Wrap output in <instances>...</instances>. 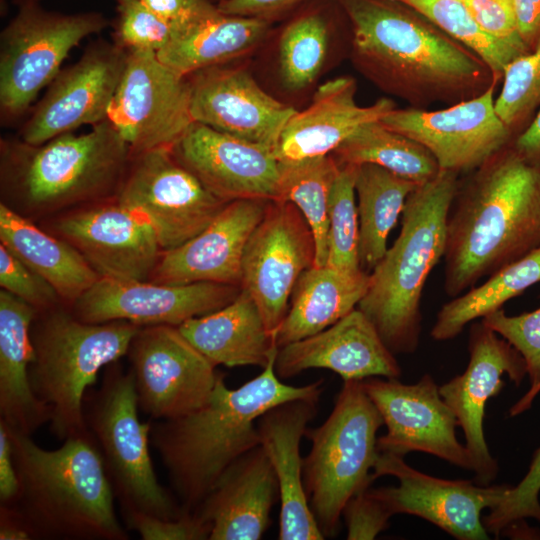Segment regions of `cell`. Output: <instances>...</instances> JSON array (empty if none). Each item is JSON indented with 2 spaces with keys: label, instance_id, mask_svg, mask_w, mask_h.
I'll return each mask as SVG.
<instances>
[{
  "label": "cell",
  "instance_id": "6da1fadb",
  "mask_svg": "<svg viewBox=\"0 0 540 540\" xmlns=\"http://www.w3.org/2000/svg\"><path fill=\"white\" fill-rule=\"evenodd\" d=\"M466 174L446 220L444 290L450 297L540 246V166L511 145Z\"/></svg>",
  "mask_w": 540,
  "mask_h": 540
},
{
  "label": "cell",
  "instance_id": "7a4b0ae2",
  "mask_svg": "<svg viewBox=\"0 0 540 540\" xmlns=\"http://www.w3.org/2000/svg\"><path fill=\"white\" fill-rule=\"evenodd\" d=\"M276 355L259 375L236 389L228 388L220 373L201 407L182 417L152 423L150 442L184 511L194 512L222 473L260 445L256 423L263 413L295 399L319 400L323 380L305 386L285 384L275 373Z\"/></svg>",
  "mask_w": 540,
  "mask_h": 540
},
{
  "label": "cell",
  "instance_id": "3957f363",
  "mask_svg": "<svg viewBox=\"0 0 540 540\" xmlns=\"http://www.w3.org/2000/svg\"><path fill=\"white\" fill-rule=\"evenodd\" d=\"M352 24L353 56L382 88L414 104L463 101L497 79L453 38L387 0H338Z\"/></svg>",
  "mask_w": 540,
  "mask_h": 540
},
{
  "label": "cell",
  "instance_id": "277c9868",
  "mask_svg": "<svg viewBox=\"0 0 540 540\" xmlns=\"http://www.w3.org/2000/svg\"><path fill=\"white\" fill-rule=\"evenodd\" d=\"M8 429L20 482L19 496L10 507L34 539H129L116 515L113 486L89 430L47 450L31 435Z\"/></svg>",
  "mask_w": 540,
  "mask_h": 540
},
{
  "label": "cell",
  "instance_id": "5b68a950",
  "mask_svg": "<svg viewBox=\"0 0 540 540\" xmlns=\"http://www.w3.org/2000/svg\"><path fill=\"white\" fill-rule=\"evenodd\" d=\"M130 159L129 145L108 119L39 145L2 138L1 189L26 212L75 209L114 198Z\"/></svg>",
  "mask_w": 540,
  "mask_h": 540
},
{
  "label": "cell",
  "instance_id": "8992f818",
  "mask_svg": "<svg viewBox=\"0 0 540 540\" xmlns=\"http://www.w3.org/2000/svg\"><path fill=\"white\" fill-rule=\"evenodd\" d=\"M459 176L440 170L409 194L400 233L370 272L367 292L357 306L395 355L412 354L419 346L423 290L444 257L446 220Z\"/></svg>",
  "mask_w": 540,
  "mask_h": 540
},
{
  "label": "cell",
  "instance_id": "52a82bcc",
  "mask_svg": "<svg viewBox=\"0 0 540 540\" xmlns=\"http://www.w3.org/2000/svg\"><path fill=\"white\" fill-rule=\"evenodd\" d=\"M141 326L124 320L87 323L70 310L38 312L31 325L32 389L50 409V432L65 439L88 431L84 399L103 367L127 355Z\"/></svg>",
  "mask_w": 540,
  "mask_h": 540
},
{
  "label": "cell",
  "instance_id": "ba28073f",
  "mask_svg": "<svg viewBox=\"0 0 540 540\" xmlns=\"http://www.w3.org/2000/svg\"><path fill=\"white\" fill-rule=\"evenodd\" d=\"M384 424L362 380L344 381L323 424L307 428L312 443L303 458V484L316 523L326 537L338 533L342 511L376 479L377 432Z\"/></svg>",
  "mask_w": 540,
  "mask_h": 540
},
{
  "label": "cell",
  "instance_id": "9c48e42d",
  "mask_svg": "<svg viewBox=\"0 0 540 540\" xmlns=\"http://www.w3.org/2000/svg\"><path fill=\"white\" fill-rule=\"evenodd\" d=\"M133 375L114 362L100 387L88 390L84 416L101 452L121 511L137 510L166 519L184 512L155 473L149 452L152 421L141 422Z\"/></svg>",
  "mask_w": 540,
  "mask_h": 540
},
{
  "label": "cell",
  "instance_id": "30bf717a",
  "mask_svg": "<svg viewBox=\"0 0 540 540\" xmlns=\"http://www.w3.org/2000/svg\"><path fill=\"white\" fill-rule=\"evenodd\" d=\"M109 24L98 11L63 13L40 3L18 7L0 33L1 125L11 126L28 115L70 51Z\"/></svg>",
  "mask_w": 540,
  "mask_h": 540
},
{
  "label": "cell",
  "instance_id": "8fae6325",
  "mask_svg": "<svg viewBox=\"0 0 540 540\" xmlns=\"http://www.w3.org/2000/svg\"><path fill=\"white\" fill-rule=\"evenodd\" d=\"M114 200L150 224L163 252L196 236L227 204L168 148L131 155Z\"/></svg>",
  "mask_w": 540,
  "mask_h": 540
},
{
  "label": "cell",
  "instance_id": "7c38bea8",
  "mask_svg": "<svg viewBox=\"0 0 540 540\" xmlns=\"http://www.w3.org/2000/svg\"><path fill=\"white\" fill-rule=\"evenodd\" d=\"M107 119L131 155L171 149L194 122L189 76L164 64L155 52L128 53Z\"/></svg>",
  "mask_w": 540,
  "mask_h": 540
},
{
  "label": "cell",
  "instance_id": "4fadbf2b",
  "mask_svg": "<svg viewBox=\"0 0 540 540\" xmlns=\"http://www.w3.org/2000/svg\"><path fill=\"white\" fill-rule=\"evenodd\" d=\"M127 356L139 409L157 421L182 417L201 407L220 375L177 326H141Z\"/></svg>",
  "mask_w": 540,
  "mask_h": 540
},
{
  "label": "cell",
  "instance_id": "5bb4252c",
  "mask_svg": "<svg viewBox=\"0 0 540 540\" xmlns=\"http://www.w3.org/2000/svg\"><path fill=\"white\" fill-rule=\"evenodd\" d=\"M314 263V236L302 213L290 202L270 200L244 250L241 288L252 296L273 336L295 284Z\"/></svg>",
  "mask_w": 540,
  "mask_h": 540
},
{
  "label": "cell",
  "instance_id": "9a60e30c",
  "mask_svg": "<svg viewBox=\"0 0 540 540\" xmlns=\"http://www.w3.org/2000/svg\"><path fill=\"white\" fill-rule=\"evenodd\" d=\"M495 84L446 109L395 108L380 121L427 148L440 170L466 174L511 146L516 138L495 110Z\"/></svg>",
  "mask_w": 540,
  "mask_h": 540
},
{
  "label": "cell",
  "instance_id": "2e32d148",
  "mask_svg": "<svg viewBox=\"0 0 540 540\" xmlns=\"http://www.w3.org/2000/svg\"><path fill=\"white\" fill-rule=\"evenodd\" d=\"M127 55L112 41L98 38L89 43L78 61L61 69L47 86L17 136L39 145L83 125L107 120Z\"/></svg>",
  "mask_w": 540,
  "mask_h": 540
},
{
  "label": "cell",
  "instance_id": "e0dca14e",
  "mask_svg": "<svg viewBox=\"0 0 540 540\" xmlns=\"http://www.w3.org/2000/svg\"><path fill=\"white\" fill-rule=\"evenodd\" d=\"M373 474L376 479L390 475L399 481L397 486L372 489L392 515L418 516L458 540L490 539L482 512L497 506L510 488L430 476L390 452L379 451Z\"/></svg>",
  "mask_w": 540,
  "mask_h": 540
},
{
  "label": "cell",
  "instance_id": "ac0fdd59",
  "mask_svg": "<svg viewBox=\"0 0 540 540\" xmlns=\"http://www.w3.org/2000/svg\"><path fill=\"white\" fill-rule=\"evenodd\" d=\"M362 385L387 428L377 438L380 452L404 457L420 451L473 471L471 455L456 436L457 418L431 375L425 374L414 384L369 377Z\"/></svg>",
  "mask_w": 540,
  "mask_h": 540
},
{
  "label": "cell",
  "instance_id": "d6986e66",
  "mask_svg": "<svg viewBox=\"0 0 540 540\" xmlns=\"http://www.w3.org/2000/svg\"><path fill=\"white\" fill-rule=\"evenodd\" d=\"M241 287L213 282L181 285L100 277L72 305L81 321L124 320L139 326H180L231 303Z\"/></svg>",
  "mask_w": 540,
  "mask_h": 540
},
{
  "label": "cell",
  "instance_id": "ffe728a7",
  "mask_svg": "<svg viewBox=\"0 0 540 540\" xmlns=\"http://www.w3.org/2000/svg\"><path fill=\"white\" fill-rule=\"evenodd\" d=\"M469 362L466 370L439 386V393L455 414L465 436L472 461L474 481L490 485L498 474L483 429L489 398L505 385V374L519 386L527 375L521 354L482 321L471 325L468 339Z\"/></svg>",
  "mask_w": 540,
  "mask_h": 540
},
{
  "label": "cell",
  "instance_id": "44dd1931",
  "mask_svg": "<svg viewBox=\"0 0 540 540\" xmlns=\"http://www.w3.org/2000/svg\"><path fill=\"white\" fill-rule=\"evenodd\" d=\"M54 229L103 278L150 280L163 253L150 224L114 198L73 209Z\"/></svg>",
  "mask_w": 540,
  "mask_h": 540
},
{
  "label": "cell",
  "instance_id": "7402d4cb",
  "mask_svg": "<svg viewBox=\"0 0 540 540\" xmlns=\"http://www.w3.org/2000/svg\"><path fill=\"white\" fill-rule=\"evenodd\" d=\"M188 76L194 122L272 151L297 111L269 95L246 69L231 62Z\"/></svg>",
  "mask_w": 540,
  "mask_h": 540
},
{
  "label": "cell",
  "instance_id": "603a6c76",
  "mask_svg": "<svg viewBox=\"0 0 540 540\" xmlns=\"http://www.w3.org/2000/svg\"><path fill=\"white\" fill-rule=\"evenodd\" d=\"M171 151L225 203L277 199L279 163L268 147L193 122Z\"/></svg>",
  "mask_w": 540,
  "mask_h": 540
},
{
  "label": "cell",
  "instance_id": "cb8c5ba5",
  "mask_svg": "<svg viewBox=\"0 0 540 540\" xmlns=\"http://www.w3.org/2000/svg\"><path fill=\"white\" fill-rule=\"evenodd\" d=\"M269 202L239 199L227 203L204 230L162 253L150 281L170 285L213 282L241 287L244 250Z\"/></svg>",
  "mask_w": 540,
  "mask_h": 540
},
{
  "label": "cell",
  "instance_id": "d4e9b609",
  "mask_svg": "<svg viewBox=\"0 0 540 540\" xmlns=\"http://www.w3.org/2000/svg\"><path fill=\"white\" fill-rule=\"evenodd\" d=\"M323 368L343 381L369 377L398 379L401 367L371 320L358 308L330 327L278 348L274 362L279 379Z\"/></svg>",
  "mask_w": 540,
  "mask_h": 540
},
{
  "label": "cell",
  "instance_id": "484cf974",
  "mask_svg": "<svg viewBox=\"0 0 540 540\" xmlns=\"http://www.w3.org/2000/svg\"><path fill=\"white\" fill-rule=\"evenodd\" d=\"M317 399L300 398L278 404L257 420L260 445L274 469L279 488L280 540H322L303 484L300 443L317 413Z\"/></svg>",
  "mask_w": 540,
  "mask_h": 540
},
{
  "label": "cell",
  "instance_id": "4316f807",
  "mask_svg": "<svg viewBox=\"0 0 540 540\" xmlns=\"http://www.w3.org/2000/svg\"><path fill=\"white\" fill-rule=\"evenodd\" d=\"M356 83L339 77L320 85L310 105L290 118L273 154L279 163H294L332 154L357 128L395 109L388 98L369 106L355 100Z\"/></svg>",
  "mask_w": 540,
  "mask_h": 540
},
{
  "label": "cell",
  "instance_id": "83f0119b",
  "mask_svg": "<svg viewBox=\"0 0 540 540\" xmlns=\"http://www.w3.org/2000/svg\"><path fill=\"white\" fill-rule=\"evenodd\" d=\"M278 498L274 469L259 445L222 473L195 511L211 525L209 540H257Z\"/></svg>",
  "mask_w": 540,
  "mask_h": 540
},
{
  "label": "cell",
  "instance_id": "f1b7e54d",
  "mask_svg": "<svg viewBox=\"0 0 540 540\" xmlns=\"http://www.w3.org/2000/svg\"><path fill=\"white\" fill-rule=\"evenodd\" d=\"M38 311L13 294L0 291V420L32 435L49 423V407L34 393L29 377L34 352L31 325Z\"/></svg>",
  "mask_w": 540,
  "mask_h": 540
},
{
  "label": "cell",
  "instance_id": "f546056e",
  "mask_svg": "<svg viewBox=\"0 0 540 540\" xmlns=\"http://www.w3.org/2000/svg\"><path fill=\"white\" fill-rule=\"evenodd\" d=\"M178 328L216 366L264 368L278 351L256 302L245 289L228 305L189 319Z\"/></svg>",
  "mask_w": 540,
  "mask_h": 540
},
{
  "label": "cell",
  "instance_id": "4dcf8cb0",
  "mask_svg": "<svg viewBox=\"0 0 540 540\" xmlns=\"http://www.w3.org/2000/svg\"><path fill=\"white\" fill-rule=\"evenodd\" d=\"M370 273H348L328 265L311 267L299 277L288 311L274 337L278 348L314 335L357 308Z\"/></svg>",
  "mask_w": 540,
  "mask_h": 540
},
{
  "label": "cell",
  "instance_id": "1f68e13d",
  "mask_svg": "<svg viewBox=\"0 0 540 540\" xmlns=\"http://www.w3.org/2000/svg\"><path fill=\"white\" fill-rule=\"evenodd\" d=\"M0 241L70 305L100 278L70 243L46 233L3 202Z\"/></svg>",
  "mask_w": 540,
  "mask_h": 540
},
{
  "label": "cell",
  "instance_id": "d6a6232c",
  "mask_svg": "<svg viewBox=\"0 0 540 540\" xmlns=\"http://www.w3.org/2000/svg\"><path fill=\"white\" fill-rule=\"evenodd\" d=\"M268 31L267 20L220 11L177 33L157 56L170 68L188 76L244 56L261 44Z\"/></svg>",
  "mask_w": 540,
  "mask_h": 540
},
{
  "label": "cell",
  "instance_id": "836d02e7",
  "mask_svg": "<svg viewBox=\"0 0 540 540\" xmlns=\"http://www.w3.org/2000/svg\"><path fill=\"white\" fill-rule=\"evenodd\" d=\"M418 186L371 163L358 165L355 180L359 218V263L370 273L385 255L387 239L409 194Z\"/></svg>",
  "mask_w": 540,
  "mask_h": 540
},
{
  "label": "cell",
  "instance_id": "e575fe53",
  "mask_svg": "<svg viewBox=\"0 0 540 540\" xmlns=\"http://www.w3.org/2000/svg\"><path fill=\"white\" fill-rule=\"evenodd\" d=\"M540 282V246L512 262L479 286H474L445 303L430 332L437 341L457 337L472 321L496 311L510 299Z\"/></svg>",
  "mask_w": 540,
  "mask_h": 540
},
{
  "label": "cell",
  "instance_id": "d590c367",
  "mask_svg": "<svg viewBox=\"0 0 540 540\" xmlns=\"http://www.w3.org/2000/svg\"><path fill=\"white\" fill-rule=\"evenodd\" d=\"M331 155L338 164H375L417 185L429 182L440 172L427 148L380 120L357 128Z\"/></svg>",
  "mask_w": 540,
  "mask_h": 540
},
{
  "label": "cell",
  "instance_id": "8d00e7d4",
  "mask_svg": "<svg viewBox=\"0 0 540 540\" xmlns=\"http://www.w3.org/2000/svg\"><path fill=\"white\" fill-rule=\"evenodd\" d=\"M338 169L331 154L279 163L276 200L294 204L310 226L315 241V267L325 266L327 261L329 202Z\"/></svg>",
  "mask_w": 540,
  "mask_h": 540
},
{
  "label": "cell",
  "instance_id": "74e56055",
  "mask_svg": "<svg viewBox=\"0 0 540 540\" xmlns=\"http://www.w3.org/2000/svg\"><path fill=\"white\" fill-rule=\"evenodd\" d=\"M331 27L325 12L304 11L291 19L278 39V72L283 87L299 92L310 87L328 58Z\"/></svg>",
  "mask_w": 540,
  "mask_h": 540
},
{
  "label": "cell",
  "instance_id": "f35d334b",
  "mask_svg": "<svg viewBox=\"0 0 540 540\" xmlns=\"http://www.w3.org/2000/svg\"><path fill=\"white\" fill-rule=\"evenodd\" d=\"M419 12L448 36L476 54L498 79L506 67L522 56L486 33L465 3L458 0H400Z\"/></svg>",
  "mask_w": 540,
  "mask_h": 540
},
{
  "label": "cell",
  "instance_id": "ab89813d",
  "mask_svg": "<svg viewBox=\"0 0 540 540\" xmlns=\"http://www.w3.org/2000/svg\"><path fill=\"white\" fill-rule=\"evenodd\" d=\"M357 167L339 164L329 202L326 265L348 273L362 271L358 254L359 218L355 192Z\"/></svg>",
  "mask_w": 540,
  "mask_h": 540
},
{
  "label": "cell",
  "instance_id": "60d3db41",
  "mask_svg": "<svg viewBox=\"0 0 540 540\" xmlns=\"http://www.w3.org/2000/svg\"><path fill=\"white\" fill-rule=\"evenodd\" d=\"M481 321L507 340L524 358L531 383L528 392L510 408V416L528 410L540 392V307L531 312L510 316L500 308Z\"/></svg>",
  "mask_w": 540,
  "mask_h": 540
},
{
  "label": "cell",
  "instance_id": "b9f144b4",
  "mask_svg": "<svg viewBox=\"0 0 540 540\" xmlns=\"http://www.w3.org/2000/svg\"><path fill=\"white\" fill-rule=\"evenodd\" d=\"M495 110L514 131L540 106V44L514 59L503 72Z\"/></svg>",
  "mask_w": 540,
  "mask_h": 540
},
{
  "label": "cell",
  "instance_id": "7bdbcfd3",
  "mask_svg": "<svg viewBox=\"0 0 540 540\" xmlns=\"http://www.w3.org/2000/svg\"><path fill=\"white\" fill-rule=\"evenodd\" d=\"M112 42L127 53H158L178 33L169 22L148 8L142 0H115Z\"/></svg>",
  "mask_w": 540,
  "mask_h": 540
},
{
  "label": "cell",
  "instance_id": "ee69618b",
  "mask_svg": "<svg viewBox=\"0 0 540 540\" xmlns=\"http://www.w3.org/2000/svg\"><path fill=\"white\" fill-rule=\"evenodd\" d=\"M540 447L535 451L529 469L518 485L510 487L503 500L489 510L483 523L497 538L525 519L540 521Z\"/></svg>",
  "mask_w": 540,
  "mask_h": 540
},
{
  "label": "cell",
  "instance_id": "f6af8a7d",
  "mask_svg": "<svg viewBox=\"0 0 540 540\" xmlns=\"http://www.w3.org/2000/svg\"><path fill=\"white\" fill-rule=\"evenodd\" d=\"M1 288L33 306L38 312L58 306L61 301L53 287L0 244Z\"/></svg>",
  "mask_w": 540,
  "mask_h": 540
},
{
  "label": "cell",
  "instance_id": "bcb514c9",
  "mask_svg": "<svg viewBox=\"0 0 540 540\" xmlns=\"http://www.w3.org/2000/svg\"><path fill=\"white\" fill-rule=\"evenodd\" d=\"M128 528L143 540H207L211 525L196 511L166 519L137 510L121 511Z\"/></svg>",
  "mask_w": 540,
  "mask_h": 540
},
{
  "label": "cell",
  "instance_id": "7dc6e473",
  "mask_svg": "<svg viewBox=\"0 0 540 540\" xmlns=\"http://www.w3.org/2000/svg\"><path fill=\"white\" fill-rule=\"evenodd\" d=\"M464 3L490 36L521 55L530 52L520 34L512 0H466Z\"/></svg>",
  "mask_w": 540,
  "mask_h": 540
},
{
  "label": "cell",
  "instance_id": "c3c4849f",
  "mask_svg": "<svg viewBox=\"0 0 540 540\" xmlns=\"http://www.w3.org/2000/svg\"><path fill=\"white\" fill-rule=\"evenodd\" d=\"M342 516L348 540H371L388 528L389 519L393 515L369 487L349 499Z\"/></svg>",
  "mask_w": 540,
  "mask_h": 540
},
{
  "label": "cell",
  "instance_id": "681fc988",
  "mask_svg": "<svg viewBox=\"0 0 540 540\" xmlns=\"http://www.w3.org/2000/svg\"><path fill=\"white\" fill-rule=\"evenodd\" d=\"M158 16L172 24L178 33L218 13L211 0H142Z\"/></svg>",
  "mask_w": 540,
  "mask_h": 540
},
{
  "label": "cell",
  "instance_id": "f907efd6",
  "mask_svg": "<svg viewBox=\"0 0 540 540\" xmlns=\"http://www.w3.org/2000/svg\"><path fill=\"white\" fill-rule=\"evenodd\" d=\"M20 491L8 426L0 420V506H13Z\"/></svg>",
  "mask_w": 540,
  "mask_h": 540
},
{
  "label": "cell",
  "instance_id": "816d5d0a",
  "mask_svg": "<svg viewBox=\"0 0 540 540\" xmlns=\"http://www.w3.org/2000/svg\"><path fill=\"white\" fill-rule=\"evenodd\" d=\"M303 0H221L219 10L228 15L255 17L269 21Z\"/></svg>",
  "mask_w": 540,
  "mask_h": 540
},
{
  "label": "cell",
  "instance_id": "f5cc1de1",
  "mask_svg": "<svg viewBox=\"0 0 540 540\" xmlns=\"http://www.w3.org/2000/svg\"><path fill=\"white\" fill-rule=\"evenodd\" d=\"M520 34L529 51L540 44V0H512Z\"/></svg>",
  "mask_w": 540,
  "mask_h": 540
},
{
  "label": "cell",
  "instance_id": "db71d44e",
  "mask_svg": "<svg viewBox=\"0 0 540 540\" xmlns=\"http://www.w3.org/2000/svg\"><path fill=\"white\" fill-rule=\"evenodd\" d=\"M512 147L527 162L540 166V106L529 126L516 136Z\"/></svg>",
  "mask_w": 540,
  "mask_h": 540
},
{
  "label": "cell",
  "instance_id": "11a10c76",
  "mask_svg": "<svg viewBox=\"0 0 540 540\" xmlns=\"http://www.w3.org/2000/svg\"><path fill=\"white\" fill-rule=\"evenodd\" d=\"M0 539L32 540L33 535L17 511L8 506H0Z\"/></svg>",
  "mask_w": 540,
  "mask_h": 540
},
{
  "label": "cell",
  "instance_id": "9f6ffc18",
  "mask_svg": "<svg viewBox=\"0 0 540 540\" xmlns=\"http://www.w3.org/2000/svg\"><path fill=\"white\" fill-rule=\"evenodd\" d=\"M42 0H13L15 6L21 7L27 4L40 3Z\"/></svg>",
  "mask_w": 540,
  "mask_h": 540
},
{
  "label": "cell",
  "instance_id": "6f0895ef",
  "mask_svg": "<svg viewBox=\"0 0 540 540\" xmlns=\"http://www.w3.org/2000/svg\"><path fill=\"white\" fill-rule=\"evenodd\" d=\"M458 1H462V2H465L466 0H458Z\"/></svg>",
  "mask_w": 540,
  "mask_h": 540
},
{
  "label": "cell",
  "instance_id": "680465c9",
  "mask_svg": "<svg viewBox=\"0 0 540 540\" xmlns=\"http://www.w3.org/2000/svg\"><path fill=\"white\" fill-rule=\"evenodd\" d=\"M218 2L221 1V0H217Z\"/></svg>",
  "mask_w": 540,
  "mask_h": 540
}]
</instances>
